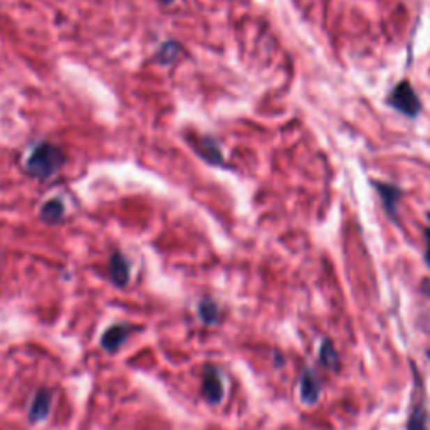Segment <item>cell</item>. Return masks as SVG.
I'll use <instances>...</instances> for the list:
<instances>
[{"mask_svg":"<svg viewBox=\"0 0 430 430\" xmlns=\"http://www.w3.org/2000/svg\"><path fill=\"white\" fill-rule=\"evenodd\" d=\"M126 337H128V328L123 325L112 326L109 330L105 331L103 338H101V346L112 353V351H116L125 343Z\"/></svg>","mask_w":430,"mask_h":430,"instance_id":"cell-7","label":"cell"},{"mask_svg":"<svg viewBox=\"0 0 430 430\" xmlns=\"http://www.w3.org/2000/svg\"><path fill=\"white\" fill-rule=\"evenodd\" d=\"M427 217H429V220H430V212H429V215H427Z\"/></svg>","mask_w":430,"mask_h":430,"instance_id":"cell-17","label":"cell"},{"mask_svg":"<svg viewBox=\"0 0 430 430\" xmlns=\"http://www.w3.org/2000/svg\"><path fill=\"white\" fill-rule=\"evenodd\" d=\"M64 215V207L59 200H49L47 204H44L43 210H40V217L43 220H46L49 224H56L63 219Z\"/></svg>","mask_w":430,"mask_h":430,"instance_id":"cell-11","label":"cell"},{"mask_svg":"<svg viewBox=\"0 0 430 430\" xmlns=\"http://www.w3.org/2000/svg\"><path fill=\"white\" fill-rule=\"evenodd\" d=\"M319 362H321V365L326 367L328 370H338L339 358L333 343H331L330 339H323L321 350H319Z\"/></svg>","mask_w":430,"mask_h":430,"instance_id":"cell-10","label":"cell"},{"mask_svg":"<svg viewBox=\"0 0 430 430\" xmlns=\"http://www.w3.org/2000/svg\"><path fill=\"white\" fill-rule=\"evenodd\" d=\"M199 314L207 325H214L217 319H219V309H217V305L212 300H204L200 302Z\"/></svg>","mask_w":430,"mask_h":430,"instance_id":"cell-12","label":"cell"},{"mask_svg":"<svg viewBox=\"0 0 430 430\" xmlns=\"http://www.w3.org/2000/svg\"><path fill=\"white\" fill-rule=\"evenodd\" d=\"M374 187L378 190L380 199H382V204L387 210V214L392 217L393 220H397V208H399V202L402 199V190H400L397 185H392V183H383V182H374Z\"/></svg>","mask_w":430,"mask_h":430,"instance_id":"cell-5","label":"cell"},{"mask_svg":"<svg viewBox=\"0 0 430 430\" xmlns=\"http://www.w3.org/2000/svg\"><path fill=\"white\" fill-rule=\"evenodd\" d=\"M425 243H427V247H425V262L430 268V229L425 231Z\"/></svg>","mask_w":430,"mask_h":430,"instance_id":"cell-15","label":"cell"},{"mask_svg":"<svg viewBox=\"0 0 430 430\" xmlns=\"http://www.w3.org/2000/svg\"><path fill=\"white\" fill-rule=\"evenodd\" d=\"M109 276H112L113 282L116 286H126V282L130 279V268L128 262L121 254H113L112 261H109Z\"/></svg>","mask_w":430,"mask_h":430,"instance_id":"cell-8","label":"cell"},{"mask_svg":"<svg viewBox=\"0 0 430 430\" xmlns=\"http://www.w3.org/2000/svg\"><path fill=\"white\" fill-rule=\"evenodd\" d=\"M321 390H323L321 380H319L318 375L314 374L313 368H306L301 376V400L302 402L308 405L316 404L319 400V397H321Z\"/></svg>","mask_w":430,"mask_h":430,"instance_id":"cell-4","label":"cell"},{"mask_svg":"<svg viewBox=\"0 0 430 430\" xmlns=\"http://www.w3.org/2000/svg\"><path fill=\"white\" fill-rule=\"evenodd\" d=\"M197 150H199V153L202 155L207 162L215 163V165L222 163V153H220L217 143L214 140H210V138H202V140H199V143H197Z\"/></svg>","mask_w":430,"mask_h":430,"instance_id":"cell-9","label":"cell"},{"mask_svg":"<svg viewBox=\"0 0 430 430\" xmlns=\"http://www.w3.org/2000/svg\"><path fill=\"white\" fill-rule=\"evenodd\" d=\"M429 358H430V353H429Z\"/></svg>","mask_w":430,"mask_h":430,"instance_id":"cell-18","label":"cell"},{"mask_svg":"<svg viewBox=\"0 0 430 430\" xmlns=\"http://www.w3.org/2000/svg\"><path fill=\"white\" fill-rule=\"evenodd\" d=\"M64 165V153L51 143H43L27 162V171L36 178H49Z\"/></svg>","mask_w":430,"mask_h":430,"instance_id":"cell-1","label":"cell"},{"mask_svg":"<svg viewBox=\"0 0 430 430\" xmlns=\"http://www.w3.org/2000/svg\"><path fill=\"white\" fill-rule=\"evenodd\" d=\"M202 395L208 404L217 405L220 404L224 397V385L220 374L215 370L214 367H207L204 371V380H202Z\"/></svg>","mask_w":430,"mask_h":430,"instance_id":"cell-3","label":"cell"},{"mask_svg":"<svg viewBox=\"0 0 430 430\" xmlns=\"http://www.w3.org/2000/svg\"><path fill=\"white\" fill-rule=\"evenodd\" d=\"M160 2H163V3H171V2H174V0H160Z\"/></svg>","mask_w":430,"mask_h":430,"instance_id":"cell-16","label":"cell"},{"mask_svg":"<svg viewBox=\"0 0 430 430\" xmlns=\"http://www.w3.org/2000/svg\"><path fill=\"white\" fill-rule=\"evenodd\" d=\"M182 52V47L178 46L177 43H169L165 44L162 49H160L158 52V59L160 63H174L175 59H177V56Z\"/></svg>","mask_w":430,"mask_h":430,"instance_id":"cell-14","label":"cell"},{"mask_svg":"<svg viewBox=\"0 0 430 430\" xmlns=\"http://www.w3.org/2000/svg\"><path fill=\"white\" fill-rule=\"evenodd\" d=\"M407 430H429L427 429V413H425L422 405H415L410 419H408Z\"/></svg>","mask_w":430,"mask_h":430,"instance_id":"cell-13","label":"cell"},{"mask_svg":"<svg viewBox=\"0 0 430 430\" xmlns=\"http://www.w3.org/2000/svg\"><path fill=\"white\" fill-rule=\"evenodd\" d=\"M388 105L407 118H417L422 109L419 96L413 91L412 84L408 81H402L393 88L392 94L388 96Z\"/></svg>","mask_w":430,"mask_h":430,"instance_id":"cell-2","label":"cell"},{"mask_svg":"<svg viewBox=\"0 0 430 430\" xmlns=\"http://www.w3.org/2000/svg\"><path fill=\"white\" fill-rule=\"evenodd\" d=\"M51 402H52V393L46 390V388H40L36 393L34 400H32L31 410H29V417L32 422H43L46 420V417L51 412Z\"/></svg>","mask_w":430,"mask_h":430,"instance_id":"cell-6","label":"cell"}]
</instances>
